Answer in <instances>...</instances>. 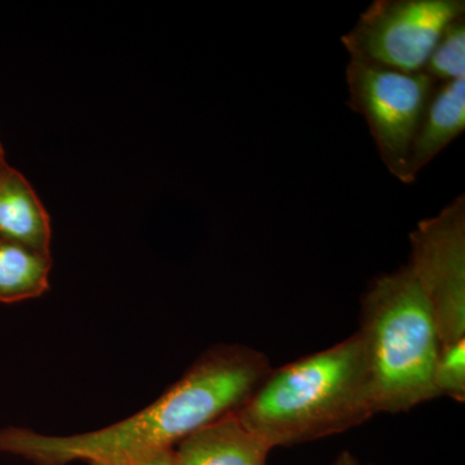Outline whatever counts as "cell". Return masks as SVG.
I'll return each mask as SVG.
<instances>
[{
  "label": "cell",
  "instance_id": "6da1fadb",
  "mask_svg": "<svg viewBox=\"0 0 465 465\" xmlns=\"http://www.w3.org/2000/svg\"><path fill=\"white\" fill-rule=\"evenodd\" d=\"M272 369L250 348L211 351L154 403L104 430L74 436H45L21 428L0 430V451L38 465H136L171 449L217 419L237 411Z\"/></svg>",
  "mask_w": 465,
  "mask_h": 465
},
{
  "label": "cell",
  "instance_id": "7a4b0ae2",
  "mask_svg": "<svg viewBox=\"0 0 465 465\" xmlns=\"http://www.w3.org/2000/svg\"><path fill=\"white\" fill-rule=\"evenodd\" d=\"M237 414L272 449L365 423L376 409L360 333L271 371Z\"/></svg>",
  "mask_w": 465,
  "mask_h": 465
},
{
  "label": "cell",
  "instance_id": "3957f363",
  "mask_svg": "<svg viewBox=\"0 0 465 465\" xmlns=\"http://www.w3.org/2000/svg\"><path fill=\"white\" fill-rule=\"evenodd\" d=\"M357 332L365 345L376 414L410 411L436 399L433 375L440 336L409 265L370 283Z\"/></svg>",
  "mask_w": 465,
  "mask_h": 465
},
{
  "label": "cell",
  "instance_id": "277c9868",
  "mask_svg": "<svg viewBox=\"0 0 465 465\" xmlns=\"http://www.w3.org/2000/svg\"><path fill=\"white\" fill-rule=\"evenodd\" d=\"M464 16V0H375L341 42L351 60L420 73L445 30Z\"/></svg>",
  "mask_w": 465,
  "mask_h": 465
},
{
  "label": "cell",
  "instance_id": "5b68a950",
  "mask_svg": "<svg viewBox=\"0 0 465 465\" xmlns=\"http://www.w3.org/2000/svg\"><path fill=\"white\" fill-rule=\"evenodd\" d=\"M347 84L349 106L365 118L385 167L405 183L412 140L439 84L423 72H394L351 58Z\"/></svg>",
  "mask_w": 465,
  "mask_h": 465
},
{
  "label": "cell",
  "instance_id": "8992f818",
  "mask_svg": "<svg viewBox=\"0 0 465 465\" xmlns=\"http://www.w3.org/2000/svg\"><path fill=\"white\" fill-rule=\"evenodd\" d=\"M410 268L432 311L440 345L465 339V197L410 232Z\"/></svg>",
  "mask_w": 465,
  "mask_h": 465
},
{
  "label": "cell",
  "instance_id": "52a82bcc",
  "mask_svg": "<svg viewBox=\"0 0 465 465\" xmlns=\"http://www.w3.org/2000/svg\"><path fill=\"white\" fill-rule=\"evenodd\" d=\"M271 450L232 411L183 439L174 455L179 465H266Z\"/></svg>",
  "mask_w": 465,
  "mask_h": 465
},
{
  "label": "cell",
  "instance_id": "ba28073f",
  "mask_svg": "<svg viewBox=\"0 0 465 465\" xmlns=\"http://www.w3.org/2000/svg\"><path fill=\"white\" fill-rule=\"evenodd\" d=\"M0 240L51 258L50 215L25 176L8 163L0 166Z\"/></svg>",
  "mask_w": 465,
  "mask_h": 465
},
{
  "label": "cell",
  "instance_id": "9c48e42d",
  "mask_svg": "<svg viewBox=\"0 0 465 465\" xmlns=\"http://www.w3.org/2000/svg\"><path fill=\"white\" fill-rule=\"evenodd\" d=\"M465 130V78L437 85L416 130L406 163L405 183Z\"/></svg>",
  "mask_w": 465,
  "mask_h": 465
},
{
  "label": "cell",
  "instance_id": "30bf717a",
  "mask_svg": "<svg viewBox=\"0 0 465 465\" xmlns=\"http://www.w3.org/2000/svg\"><path fill=\"white\" fill-rule=\"evenodd\" d=\"M50 256L0 240V302L39 298L50 287Z\"/></svg>",
  "mask_w": 465,
  "mask_h": 465
},
{
  "label": "cell",
  "instance_id": "8fae6325",
  "mask_svg": "<svg viewBox=\"0 0 465 465\" xmlns=\"http://www.w3.org/2000/svg\"><path fill=\"white\" fill-rule=\"evenodd\" d=\"M423 73L439 84L465 78V16L445 30Z\"/></svg>",
  "mask_w": 465,
  "mask_h": 465
},
{
  "label": "cell",
  "instance_id": "7c38bea8",
  "mask_svg": "<svg viewBox=\"0 0 465 465\" xmlns=\"http://www.w3.org/2000/svg\"><path fill=\"white\" fill-rule=\"evenodd\" d=\"M436 397L464 402L465 400V339L440 345L433 375Z\"/></svg>",
  "mask_w": 465,
  "mask_h": 465
},
{
  "label": "cell",
  "instance_id": "4fadbf2b",
  "mask_svg": "<svg viewBox=\"0 0 465 465\" xmlns=\"http://www.w3.org/2000/svg\"><path fill=\"white\" fill-rule=\"evenodd\" d=\"M136 465H179L177 464L176 455L171 451V449L159 451L157 454L143 459Z\"/></svg>",
  "mask_w": 465,
  "mask_h": 465
},
{
  "label": "cell",
  "instance_id": "5bb4252c",
  "mask_svg": "<svg viewBox=\"0 0 465 465\" xmlns=\"http://www.w3.org/2000/svg\"><path fill=\"white\" fill-rule=\"evenodd\" d=\"M333 465H366L360 460L351 451H342L335 460Z\"/></svg>",
  "mask_w": 465,
  "mask_h": 465
},
{
  "label": "cell",
  "instance_id": "9a60e30c",
  "mask_svg": "<svg viewBox=\"0 0 465 465\" xmlns=\"http://www.w3.org/2000/svg\"><path fill=\"white\" fill-rule=\"evenodd\" d=\"M5 163H7V162H5V150H3L2 143H0V166Z\"/></svg>",
  "mask_w": 465,
  "mask_h": 465
},
{
  "label": "cell",
  "instance_id": "2e32d148",
  "mask_svg": "<svg viewBox=\"0 0 465 465\" xmlns=\"http://www.w3.org/2000/svg\"><path fill=\"white\" fill-rule=\"evenodd\" d=\"M94 465H100V464H94Z\"/></svg>",
  "mask_w": 465,
  "mask_h": 465
}]
</instances>
